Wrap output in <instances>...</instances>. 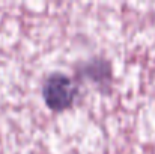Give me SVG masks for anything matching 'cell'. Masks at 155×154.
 I'll use <instances>...</instances> for the list:
<instances>
[{"instance_id": "6da1fadb", "label": "cell", "mask_w": 155, "mask_h": 154, "mask_svg": "<svg viewBox=\"0 0 155 154\" xmlns=\"http://www.w3.org/2000/svg\"><path fill=\"white\" fill-rule=\"evenodd\" d=\"M75 95L72 82L63 74H51L44 85V98L53 110H62L71 106Z\"/></svg>"}]
</instances>
